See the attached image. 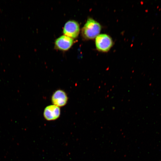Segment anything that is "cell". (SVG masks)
I'll list each match as a JSON object with an SVG mask.
<instances>
[{"instance_id": "obj_2", "label": "cell", "mask_w": 161, "mask_h": 161, "mask_svg": "<svg viewBox=\"0 0 161 161\" xmlns=\"http://www.w3.org/2000/svg\"><path fill=\"white\" fill-rule=\"evenodd\" d=\"M96 47L99 51L103 52L108 51L113 45L112 38L105 34H99L95 38Z\"/></svg>"}, {"instance_id": "obj_6", "label": "cell", "mask_w": 161, "mask_h": 161, "mask_svg": "<svg viewBox=\"0 0 161 161\" xmlns=\"http://www.w3.org/2000/svg\"><path fill=\"white\" fill-rule=\"evenodd\" d=\"M60 114V109L59 107L54 105L46 107L44 111L43 115L47 120H53L58 119Z\"/></svg>"}, {"instance_id": "obj_5", "label": "cell", "mask_w": 161, "mask_h": 161, "mask_svg": "<svg viewBox=\"0 0 161 161\" xmlns=\"http://www.w3.org/2000/svg\"><path fill=\"white\" fill-rule=\"evenodd\" d=\"M51 100L53 105L59 107L63 106L66 104L68 97L64 91L59 89L53 94Z\"/></svg>"}, {"instance_id": "obj_1", "label": "cell", "mask_w": 161, "mask_h": 161, "mask_svg": "<svg viewBox=\"0 0 161 161\" xmlns=\"http://www.w3.org/2000/svg\"><path fill=\"white\" fill-rule=\"evenodd\" d=\"M101 29V26L98 22L89 18L82 29L81 34L85 39H93L99 34Z\"/></svg>"}, {"instance_id": "obj_3", "label": "cell", "mask_w": 161, "mask_h": 161, "mask_svg": "<svg viewBox=\"0 0 161 161\" xmlns=\"http://www.w3.org/2000/svg\"><path fill=\"white\" fill-rule=\"evenodd\" d=\"M79 24L74 20H69L65 24L63 29L64 35L72 39L77 38L80 32Z\"/></svg>"}, {"instance_id": "obj_4", "label": "cell", "mask_w": 161, "mask_h": 161, "mask_svg": "<svg viewBox=\"0 0 161 161\" xmlns=\"http://www.w3.org/2000/svg\"><path fill=\"white\" fill-rule=\"evenodd\" d=\"M74 43L73 39L65 35L60 36L55 41V47L63 51L69 50Z\"/></svg>"}]
</instances>
